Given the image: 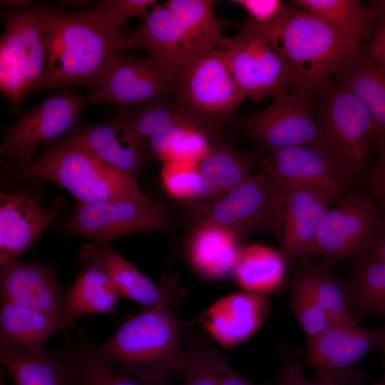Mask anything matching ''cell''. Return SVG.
I'll use <instances>...</instances> for the list:
<instances>
[{
    "label": "cell",
    "mask_w": 385,
    "mask_h": 385,
    "mask_svg": "<svg viewBox=\"0 0 385 385\" xmlns=\"http://www.w3.org/2000/svg\"><path fill=\"white\" fill-rule=\"evenodd\" d=\"M177 281L174 275H163L159 302L125 321L103 343L91 345L93 349L149 385H171L183 376L186 352L173 309L181 296Z\"/></svg>",
    "instance_id": "6da1fadb"
},
{
    "label": "cell",
    "mask_w": 385,
    "mask_h": 385,
    "mask_svg": "<svg viewBox=\"0 0 385 385\" xmlns=\"http://www.w3.org/2000/svg\"><path fill=\"white\" fill-rule=\"evenodd\" d=\"M216 3L170 0L157 4L136 29L119 37L117 50L146 49L163 78L175 89L195 60L222 46L223 24L215 14Z\"/></svg>",
    "instance_id": "7a4b0ae2"
},
{
    "label": "cell",
    "mask_w": 385,
    "mask_h": 385,
    "mask_svg": "<svg viewBox=\"0 0 385 385\" xmlns=\"http://www.w3.org/2000/svg\"><path fill=\"white\" fill-rule=\"evenodd\" d=\"M43 9L48 60L34 91L78 86L95 88L117 53V30L103 21L94 11L68 14Z\"/></svg>",
    "instance_id": "3957f363"
},
{
    "label": "cell",
    "mask_w": 385,
    "mask_h": 385,
    "mask_svg": "<svg viewBox=\"0 0 385 385\" xmlns=\"http://www.w3.org/2000/svg\"><path fill=\"white\" fill-rule=\"evenodd\" d=\"M260 26L290 68L294 91L309 96L328 88L331 77L361 53L360 40L344 36L317 16L288 5L276 21Z\"/></svg>",
    "instance_id": "277c9868"
},
{
    "label": "cell",
    "mask_w": 385,
    "mask_h": 385,
    "mask_svg": "<svg viewBox=\"0 0 385 385\" xmlns=\"http://www.w3.org/2000/svg\"><path fill=\"white\" fill-rule=\"evenodd\" d=\"M3 166L9 175L47 180L65 188L76 203L136 201L148 196L136 178L104 163L68 136L48 147L29 164Z\"/></svg>",
    "instance_id": "5b68a950"
},
{
    "label": "cell",
    "mask_w": 385,
    "mask_h": 385,
    "mask_svg": "<svg viewBox=\"0 0 385 385\" xmlns=\"http://www.w3.org/2000/svg\"><path fill=\"white\" fill-rule=\"evenodd\" d=\"M47 60L44 9H21L6 14L0 42V87L14 112L35 90Z\"/></svg>",
    "instance_id": "8992f818"
},
{
    "label": "cell",
    "mask_w": 385,
    "mask_h": 385,
    "mask_svg": "<svg viewBox=\"0 0 385 385\" xmlns=\"http://www.w3.org/2000/svg\"><path fill=\"white\" fill-rule=\"evenodd\" d=\"M286 189L261 170L222 194L199 214L198 223L225 227L240 240L273 233L280 240Z\"/></svg>",
    "instance_id": "52a82bcc"
},
{
    "label": "cell",
    "mask_w": 385,
    "mask_h": 385,
    "mask_svg": "<svg viewBox=\"0 0 385 385\" xmlns=\"http://www.w3.org/2000/svg\"><path fill=\"white\" fill-rule=\"evenodd\" d=\"M232 76L246 97L255 103L294 91L293 73L262 27L247 20L236 34L222 38Z\"/></svg>",
    "instance_id": "ba28073f"
},
{
    "label": "cell",
    "mask_w": 385,
    "mask_h": 385,
    "mask_svg": "<svg viewBox=\"0 0 385 385\" xmlns=\"http://www.w3.org/2000/svg\"><path fill=\"white\" fill-rule=\"evenodd\" d=\"M326 95L315 111L323 148L356 180L361 175L373 138V123L360 99L338 86Z\"/></svg>",
    "instance_id": "9c48e42d"
},
{
    "label": "cell",
    "mask_w": 385,
    "mask_h": 385,
    "mask_svg": "<svg viewBox=\"0 0 385 385\" xmlns=\"http://www.w3.org/2000/svg\"><path fill=\"white\" fill-rule=\"evenodd\" d=\"M171 222L170 214L165 207L148 195L136 201L76 203L71 215L56 227L66 236L110 244L126 235L164 230Z\"/></svg>",
    "instance_id": "30bf717a"
},
{
    "label": "cell",
    "mask_w": 385,
    "mask_h": 385,
    "mask_svg": "<svg viewBox=\"0 0 385 385\" xmlns=\"http://www.w3.org/2000/svg\"><path fill=\"white\" fill-rule=\"evenodd\" d=\"M232 129L247 135L263 153L304 145L323 148L310 96L296 91L275 96L267 107L233 120Z\"/></svg>",
    "instance_id": "8fae6325"
},
{
    "label": "cell",
    "mask_w": 385,
    "mask_h": 385,
    "mask_svg": "<svg viewBox=\"0 0 385 385\" xmlns=\"http://www.w3.org/2000/svg\"><path fill=\"white\" fill-rule=\"evenodd\" d=\"M174 98L202 119L231 131L232 114L246 99L222 46L207 51L192 63L176 86Z\"/></svg>",
    "instance_id": "7c38bea8"
},
{
    "label": "cell",
    "mask_w": 385,
    "mask_h": 385,
    "mask_svg": "<svg viewBox=\"0 0 385 385\" xmlns=\"http://www.w3.org/2000/svg\"><path fill=\"white\" fill-rule=\"evenodd\" d=\"M88 104L86 96L63 91L24 113L6 131L0 147L2 165L35 160L38 148L51 146L68 132Z\"/></svg>",
    "instance_id": "4fadbf2b"
},
{
    "label": "cell",
    "mask_w": 385,
    "mask_h": 385,
    "mask_svg": "<svg viewBox=\"0 0 385 385\" xmlns=\"http://www.w3.org/2000/svg\"><path fill=\"white\" fill-rule=\"evenodd\" d=\"M19 178L21 185L1 181L0 266L19 260L60 217L63 207L61 199L43 207L41 181Z\"/></svg>",
    "instance_id": "5bb4252c"
},
{
    "label": "cell",
    "mask_w": 385,
    "mask_h": 385,
    "mask_svg": "<svg viewBox=\"0 0 385 385\" xmlns=\"http://www.w3.org/2000/svg\"><path fill=\"white\" fill-rule=\"evenodd\" d=\"M260 166L285 188L317 191L334 202L355 191L357 182L327 150L314 145L264 152Z\"/></svg>",
    "instance_id": "9a60e30c"
},
{
    "label": "cell",
    "mask_w": 385,
    "mask_h": 385,
    "mask_svg": "<svg viewBox=\"0 0 385 385\" xmlns=\"http://www.w3.org/2000/svg\"><path fill=\"white\" fill-rule=\"evenodd\" d=\"M384 220L370 197L354 191L322 219L312 255L334 264L361 258Z\"/></svg>",
    "instance_id": "2e32d148"
},
{
    "label": "cell",
    "mask_w": 385,
    "mask_h": 385,
    "mask_svg": "<svg viewBox=\"0 0 385 385\" xmlns=\"http://www.w3.org/2000/svg\"><path fill=\"white\" fill-rule=\"evenodd\" d=\"M383 327L369 329L356 322H337L307 343L302 367L314 369L319 379L339 385H359L362 376L356 371L359 361L379 347Z\"/></svg>",
    "instance_id": "e0dca14e"
},
{
    "label": "cell",
    "mask_w": 385,
    "mask_h": 385,
    "mask_svg": "<svg viewBox=\"0 0 385 385\" xmlns=\"http://www.w3.org/2000/svg\"><path fill=\"white\" fill-rule=\"evenodd\" d=\"M175 89L150 58L115 53L103 72L95 91L86 96L89 104L109 103L126 109L175 97Z\"/></svg>",
    "instance_id": "ac0fdd59"
},
{
    "label": "cell",
    "mask_w": 385,
    "mask_h": 385,
    "mask_svg": "<svg viewBox=\"0 0 385 385\" xmlns=\"http://www.w3.org/2000/svg\"><path fill=\"white\" fill-rule=\"evenodd\" d=\"M81 343L56 351L43 346L0 347V361L14 385H75Z\"/></svg>",
    "instance_id": "d6986e66"
},
{
    "label": "cell",
    "mask_w": 385,
    "mask_h": 385,
    "mask_svg": "<svg viewBox=\"0 0 385 385\" xmlns=\"http://www.w3.org/2000/svg\"><path fill=\"white\" fill-rule=\"evenodd\" d=\"M270 313L266 295L244 291L219 299L195 322L220 345L232 347L252 336Z\"/></svg>",
    "instance_id": "ffe728a7"
},
{
    "label": "cell",
    "mask_w": 385,
    "mask_h": 385,
    "mask_svg": "<svg viewBox=\"0 0 385 385\" xmlns=\"http://www.w3.org/2000/svg\"><path fill=\"white\" fill-rule=\"evenodd\" d=\"M62 293L56 263L16 260L1 266V300L34 309L58 319Z\"/></svg>",
    "instance_id": "44dd1931"
},
{
    "label": "cell",
    "mask_w": 385,
    "mask_h": 385,
    "mask_svg": "<svg viewBox=\"0 0 385 385\" xmlns=\"http://www.w3.org/2000/svg\"><path fill=\"white\" fill-rule=\"evenodd\" d=\"M285 189L279 243L284 260L292 262L312 255L319 225L334 201L314 190Z\"/></svg>",
    "instance_id": "7402d4cb"
},
{
    "label": "cell",
    "mask_w": 385,
    "mask_h": 385,
    "mask_svg": "<svg viewBox=\"0 0 385 385\" xmlns=\"http://www.w3.org/2000/svg\"><path fill=\"white\" fill-rule=\"evenodd\" d=\"M68 137L104 163L135 178L147 158L140 139L120 117L80 129Z\"/></svg>",
    "instance_id": "603a6c76"
},
{
    "label": "cell",
    "mask_w": 385,
    "mask_h": 385,
    "mask_svg": "<svg viewBox=\"0 0 385 385\" xmlns=\"http://www.w3.org/2000/svg\"><path fill=\"white\" fill-rule=\"evenodd\" d=\"M302 260L292 278L312 294L333 323H358L366 315L350 283L335 274L332 263Z\"/></svg>",
    "instance_id": "cb8c5ba5"
},
{
    "label": "cell",
    "mask_w": 385,
    "mask_h": 385,
    "mask_svg": "<svg viewBox=\"0 0 385 385\" xmlns=\"http://www.w3.org/2000/svg\"><path fill=\"white\" fill-rule=\"evenodd\" d=\"M78 258L81 265H91L101 269L112 282L120 297L150 308L158 304L164 294L163 282L154 283L110 244L86 245L78 252Z\"/></svg>",
    "instance_id": "d4e9b609"
},
{
    "label": "cell",
    "mask_w": 385,
    "mask_h": 385,
    "mask_svg": "<svg viewBox=\"0 0 385 385\" xmlns=\"http://www.w3.org/2000/svg\"><path fill=\"white\" fill-rule=\"evenodd\" d=\"M74 281L62 293L60 332H66L85 314H115L119 298L108 277L91 265H81Z\"/></svg>",
    "instance_id": "484cf974"
},
{
    "label": "cell",
    "mask_w": 385,
    "mask_h": 385,
    "mask_svg": "<svg viewBox=\"0 0 385 385\" xmlns=\"http://www.w3.org/2000/svg\"><path fill=\"white\" fill-rule=\"evenodd\" d=\"M263 152L237 151L222 140L212 143L209 154L199 163L200 185L195 199L217 197L244 181L259 165Z\"/></svg>",
    "instance_id": "4316f807"
},
{
    "label": "cell",
    "mask_w": 385,
    "mask_h": 385,
    "mask_svg": "<svg viewBox=\"0 0 385 385\" xmlns=\"http://www.w3.org/2000/svg\"><path fill=\"white\" fill-rule=\"evenodd\" d=\"M240 238L219 225L200 222L187 247L193 267L203 276L220 279L233 273L240 247Z\"/></svg>",
    "instance_id": "83f0119b"
},
{
    "label": "cell",
    "mask_w": 385,
    "mask_h": 385,
    "mask_svg": "<svg viewBox=\"0 0 385 385\" xmlns=\"http://www.w3.org/2000/svg\"><path fill=\"white\" fill-rule=\"evenodd\" d=\"M339 86L356 95L373 123V137L385 138V71L370 56H359L337 74Z\"/></svg>",
    "instance_id": "f1b7e54d"
},
{
    "label": "cell",
    "mask_w": 385,
    "mask_h": 385,
    "mask_svg": "<svg viewBox=\"0 0 385 385\" xmlns=\"http://www.w3.org/2000/svg\"><path fill=\"white\" fill-rule=\"evenodd\" d=\"M57 331L58 318L13 302L1 301L0 347L43 346Z\"/></svg>",
    "instance_id": "f546056e"
},
{
    "label": "cell",
    "mask_w": 385,
    "mask_h": 385,
    "mask_svg": "<svg viewBox=\"0 0 385 385\" xmlns=\"http://www.w3.org/2000/svg\"><path fill=\"white\" fill-rule=\"evenodd\" d=\"M120 118L130 125L144 148L152 138L178 124L202 125L215 133L220 138H222L226 133L225 128L202 119L176 101L171 103L166 100L150 102L125 111Z\"/></svg>",
    "instance_id": "4dcf8cb0"
},
{
    "label": "cell",
    "mask_w": 385,
    "mask_h": 385,
    "mask_svg": "<svg viewBox=\"0 0 385 385\" xmlns=\"http://www.w3.org/2000/svg\"><path fill=\"white\" fill-rule=\"evenodd\" d=\"M285 260L268 247L252 245L240 248L233 274L246 292L265 294L283 284Z\"/></svg>",
    "instance_id": "1f68e13d"
},
{
    "label": "cell",
    "mask_w": 385,
    "mask_h": 385,
    "mask_svg": "<svg viewBox=\"0 0 385 385\" xmlns=\"http://www.w3.org/2000/svg\"><path fill=\"white\" fill-rule=\"evenodd\" d=\"M299 9L308 12L342 34L361 40L371 19L366 9L356 0H294Z\"/></svg>",
    "instance_id": "d6a6232c"
},
{
    "label": "cell",
    "mask_w": 385,
    "mask_h": 385,
    "mask_svg": "<svg viewBox=\"0 0 385 385\" xmlns=\"http://www.w3.org/2000/svg\"><path fill=\"white\" fill-rule=\"evenodd\" d=\"M350 281L365 314L374 312L385 318V263L366 259L354 261Z\"/></svg>",
    "instance_id": "836d02e7"
},
{
    "label": "cell",
    "mask_w": 385,
    "mask_h": 385,
    "mask_svg": "<svg viewBox=\"0 0 385 385\" xmlns=\"http://www.w3.org/2000/svg\"><path fill=\"white\" fill-rule=\"evenodd\" d=\"M75 385H149L81 343L79 374Z\"/></svg>",
    "instance_id": "e575fe53"
},
{
    "label": "cell",
    "mask_w": 385,
    "mask_h": 385,
    "mask_svg": "<svg viewBox=\"0 0 385 385\" xmlns=\"http://www.w3.org/2000/svg\"><path fill=\"white\" fill-rule=\"evenodd\" d=\"M289 284L290 309L302 327L308 343L326 331L333 322L302 284L292 278Z\"/></svg>",
    "instance_id": "d590c367"
},
{
    "label": "cell",
    "mask_w": 385,
    "mask_h": 385,
    "mask_svg": "<svg viewBox=\"0 0 385 385\" xmlns=\"http://www.w3.org/2000/svg\"><path fill=\"white\" fill-rule=\"evenodd\" d=\"M160 177L165 190L179 199H195L200 185L199 163L174 160L163 163Z\"/></svg>",
    "instance_id": "8d00e7d4"
},
{
    "label": "cell",
    "mask_w": 385,
    "mask_h": 385,
    "mask_svg": "<svg viewBox=\"0 0 385 385\" xmlns=\"http://www.w3.org/2000/svg\"><path fill=\"white\" fill-rule=\"evenodd\" d=\"M157 5L153 0H106L93 11L109 26L118 30L127 19L146 17Z\"/></svg>",
    "instance_id": "74e56055"
},
{
    "label": "cell",
    "mask_w": 385,
    "mask_h": 385,
    "mask_svg": "<svg viewBox=\"0 0 385 385\" xmlns=\"http://www.w3.org/2000/svg\"><path fill=\"white\" fill-rule=\"evenodd\" d=\"M186 364L181 385H220L205 357L204 341L188 340Z\"/></svg>",
    "instance_id": "f35d334b"
},
{
    "label": "cell",
    "mask_w": 385,
    "mask_h": 385,
    "mask_svg": "<svg viewBox=\"0 0 385 385\" xmlns=\"http://www.w3.org/2000/svg\"><path fill=\"white\" fill-rule=\"evenodd\" d=\"M251 16L250 20L260 26L276 21L287 6L279 0H233Z\"/></svg>",
    "instance_id": "ab89813d"
},
{
    "label": "cell",
    "mask_w": 385,
    "mask_h": 385,
    "mask_svg": "<svg viewBox=\"0 0 385 385\" xmlns=\"http://www.w3.org/2000/svg\"><path fill=\"white\" fill-rule=\"evenodd\" d=\"M204 351L207 361L220 385H255L235 373L227 358L205 341Z\"/></svg>",
    "instance_id": "60d3db41"
},
{
    "label": "cell",
    "mask_w": 385,
    "mask_h": 385,
    "mask_svg": "<svg viewBox=\"0 0 385 385\" xmlns=\"http://www.w3.org/2000/svg\"><path fill=\"white\" fill-rule=\"evenodd\" d=\"M302 365L297 358L285 361L277 378V385H322L307 379L302 373Z\"/></svg>",
    "instance_id": "b9f144b4"
},
{
    "label": "cell",
    "mask_w": 385,
    "mask_h": 385,
    "mask_svg": "<svg viewBox=\"0 0 385 385\" xmlns=\"http://www.w3.org/2000/svg\"><path fill=\"white\" fill-rule=\"evenodd\" d=\"M370 180L374 193L383 200L385 205V138L381 140L378 160L370 175Z\"/></svg>",
    "instance_id": "7bdbcfd3"
},
{
    "label": "cell",
    "mask_w": 385,
    "mask_h": 385,
    "mask_svg": "<svg viewBox=\"0 0 385 385\" xmlns=\"http://www.w3.org/2000/svg\"><path fill=\"white\" fill-rule=\"evenodd\" d=\"M360 259L378 261L385 263V222L376 235L372 243L366 252L365 255Z\"/></svg>",
    "instance_id": "ee69618b"
},
{
    "label": "cell",
    "mask_w": 385,
    "mask_h": 385,
    "mask_svg": "<svg viewBox=\"0 0 385 385\" xmlns=\"http://www.w3.org/2000/svg\"><path fill=\"white\" fill-rule=\"evenodd\" d=\"M371 19H375L379 27L385 25V0H376L369 2L366 9Z\"/></svg>",
    "instance_id": "f6af8a7d"
},
{
    "label": "cell",
    "mask_w": 385,
    "mask_h": 385,
    "mask_svg": "<svg viewBox=\"0 0 385 385\" xmlns=\"http://www.w3.org/2000/svg\"><path fill=\"white\" fill-rule=\"evenodd\" d=\"M379 349L381 351V353H382V354L384 356V376H383V379H382L381 381L385 385V327H383V335H382V338H381V341Z\"/></svg>",
    "instance_id": "bcb514c9"
},
{
    "label": "cell",
    "mask_w": 385,
    "mask_h": 385,
    "mask_svg": "<svg viewBox=\"0 0 385 385\" xmlns=\"http://www.w3.org/2000/svg\"><path fill=\"white\" fill-rule=\"evenodd\" d=\"M319 382L321 383L322 385H339V384H337L334 382H332L329 380H327V379H319ZM374 385H384V383L382 381H380V382H378Z\"/></svg>",
    "instance_id": "7dc6e473"
},
{
    "label": "cell",
    "mask_w": 385,
    "mask_h": 385,
    "mask_svg": "<svg viewBox=\"0 0 385 385\" xmlns=\"http://www.w3.org/2000/svg\"><path fill=\"white\" fill-rule=\"evenodd\" d=\"M7 2L8 4H13L16 6H26L28 3L26 1H4Z\"/></svg>",
    "instance_id": "c3c4849f"
},
{
    "label": "cell",
    "mask_w": 385,
    "mask_h": 385,
    "mask_svg": "<svg viewBox=\"0 0 385 385\" xmlns=\"http://www.w3.org/2000/svg\"><path fill=\"white\" fill-rule=\"evenodd\" d=\"M0 385H9L4 379V376L1 375L0 377Z\"/></svg>",
    "instance_id": "681fc988"
},
{
    "label": "cell",
    "mask_w": 385,
    "mask_h": 385,
    "mask_svg": "<svg viewBox=\"0 0 385 385\" xmlns=\"http://www.w3.org/2000/svg\"><path fill=\"white\" fill-rule=\"evenodd\" d=\"M376 65L385 71V60L380 62V63H377Z\"/></svg>",
    "instance_id": "f907efd6"
}]
</instances>
